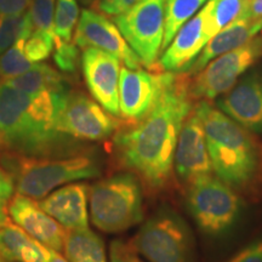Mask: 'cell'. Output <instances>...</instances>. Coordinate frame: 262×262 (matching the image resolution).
Segmentation results:
<instances>
[{"label":"cell","mask_w":262,"mask_h":262,"mask_svg":"<svg viewBox=\"0 0 262 262\" xmlns=\"http://www.w3.org/2000/svg\"><path fill=\"white\" fill-rule=\"evenodd\" d=\"M42 250H44V254L45 256H47L49 262H71L68 258L62 256L60 251H56L54 250V249L44 247V245H42Z\"/></svg>","instance_id":"obj_36"},{"label":"cell","mask_w":262,"mask_h":262,"mask_svg":"<svg viewBox=\"0 0 262 262\" xmlns=\"http://www.w3.org/2000/svg\"><path fill=\"white\" fill-rule=\"evenodd\" d=\"M25 42V38L18 39L11 48L0 55V78L3 81L26 73L35 64L26 56Z\"/></svg>","instance_id":"obj_24"},{"label":"cell","mask_w":262,"mask_h":262,"mask_svg":"<svg viewBox=\"0 0 262 262\" xmlns=\"http://www.w3.org/2000/svg\"><path fill=\"white\" fill-rule=\"evenodd\" d=\"M119 122L97 101L71 91L56 119V129L74 140L102 141L117 133Z\"/></svg>","instance_id":"obj_10"},{"label":"cell","mask_w":262,"mask_h":262,"mask_svg":"<svg viewBox=\"0 0 262 262\" xmlns=\"http://www.w3.org/2000/svg\"><path fill=\"white\" fill-rule=\"evenodd\" d=\"M206 0H168L166 3L165 31L162 51L171 42L176 33L205 4Z\"/></svg>","instance_id":"obj_22"},{"label":"cell","mask_w":262,"mask_h":262,"mask_svg":"<svg viewBox=\"0 0 262 262\" xmlns=\"http://www.w3.org/2000/svg\"><path fill=\"white\" fill-rule=\"evenodd\" d=\"M33 33L31 14L0 16V55L12 47L18 39H28Z\"/></svg>","instance_id":"obj_23"},{"label":"cell","mask_w":262,"mask_h":262,"mask_svg":"<svg viewBox=\"0 0 262 262\" xmlns=\"http://www.w3.org/2000/svg\"><path fill=\"white\" fill-rule=\"evenodd\" d=\"M78 15H79V8L77 0H56L54 19L56 38L63 41H72Z\"/></svg>","instance_id":"obj_26"},{"label":"cell","mask_w":262,"mask_h":262,"mask_svg":"<svg viewBox=\"0 0 262 262\" xmlns=\"http://www.w3.org/2000/svg\"><path fill=\"white\" fill-rule=\"evenodd\" d=\"M6 211H8V209H6V203L0 201V226H3L9 220L8 212Z\"/></svg>","instance_id":"obj_37"},{"label":"cell","mask_w":262,"mask_h":262,"mask_svg":"<svg viewBox=\"0 0 262 262\" xmlns=\"http://www.w3.org/2000/svg\"><path fill=\"white\" fill-rule=\"evenodd\" d=\"M141 180L133 172H123L100 180L89 191L90 217L104 233H119L143 220Z\"/></svg>","instance_id":"obj_5"},{"label":"cell","mask_w":262,"mask_h":262,"mask_svg":"<svg viewBox=\"0 0 262 262\" xmlns=\"http://www.w3.org/2000/svg\"><path fill=\"white\" fill-rule=\"evenodd\" d=\"M74 42L83 49L95 48L110 52L131 70H140L143 66L117 26L103 15L91 10L85 9L81 12Z\"/></svg>","instance_id":"obj_14"},{"label":"cell","mask_w":262,"mask_h":262,"mask_svg":"<svg viewBox=\"0 0 262 262\" xmlns=\"http://www.w3.org/2000/svg\"><path fill=\"white\" fill-rule=\"evenodd\" d=\"M29 14L32 18L33 31L40 32L55 39L56 35L54 28V0H32Z\"/></svg>","instance_id":"obj_27"},{"label":"cell","mask_w":262,"mask_h":262,"mask_svg":"<svg viewBox=\"0 0 262 262\" xmlns=\"http://www.w3.org/2000/svg\"><path fill=\"white\" fill-rule=\"evenodd\" d=\"M261 31L262 17L235 19L209 40L186 73L196 74L214 58L248 44Z\"/></svg>","instance_id":"obj_19"},{"label":"cell","mask_w":262,"mask_h":262,"mask_svg":"<svg viewBox=\"0 0 262 262\" xmlns=\"http://www.w3.org/2000/svg\"><path fill=\"white\" fill-rule=\"evenodd\" d=\"M4 83L28 95H38L44 91H50V93L71 91L68 81L63 75L45 63L34 64L28 72Z\"/></svg>","instance_id":"obj_20"},{"label":"cell","mask_w":262,"mask_h":262,"mask_svg":"<svg viewBox=\"0 0 262 262\" xmlns=\"http://www.w3.org/2000/svg\"><path fill=\"white\" fill-rule=\"evenodd\" d=\"M32 0H0V16L19 15L27 11Z\"/></svg>","instance_id":"obj_33"},{"label":"cell","mask_w":262,"mask_h":262,"mask_svg":"<svg viewBox=\"0 0 262 262\" xmlns=\"http://www.w3.org/2000/svg\"><path fill=\"white\" fill-rule=\"evenodd\" d=\"M227 262H262V239L253 242L242 249Z\"/></svg>","instance_id":"obj_32"},{"label":"cell","mask_w":262,"mask_h":262,"mask_svg":"<svg viewBox=\"0 0 262 262\" xmlns=\"http://www.w3.org/2000/svg\"><path fill=\"white\" fill-rule=\"evenodd\" d=\"M139 2L140 0H97V8L102 14L119 16Z\"/></svg>","instance_id":"obj_31"},{"label":"cell","mask_w":262,"mask_h":262,"mask_svg":"<svg viewBox=\"0 0 262 262\" xmlns=\"http://www.w3.org/2000/svg\"><path fill=\"white\" fill-rule=\"evenodd\" d=\"M8 211L12 221L33 239L44 247L63 251L67 237L66 228L42 210L39 203L17 193L10 198Z\"/></svg>","instance_id":"obj_16"},{"label":"cell","mask_w":262,"mask_h":262,"mask_svg":"<svg viewBox=\"0 0 262 262\" xmlns=\"http://www.w3.org/2000/svg\"><path fill=\"white\" fill-rule=\"evenodd\" d=\"M63 251L71 262H107L102 238L90 228L67 231Z\"/></svg>","instance_id":"obj_21"},{"label":"cell","mask_w":262,"mask_h":262,"mask_svg":"<svg viewBox=\"0 0 262 262\" xmlns=\"http://www.w3.org/2000/svg\"><path fill=\"white\" fill-rule=\"evenodd\" d=\"M55 39L49 37L47 34H42L40 32H34L26 39L25 52L26 56L32 61L33 63H40L50 56L54 51Z\"/></svg>","instance_id":"obj_29"},{"label":"cell","mask_w":262,"mask_h":262,"mask_svg":"<svg viewBox=\"0 0 262 262\" xmlns=\"http://www.w3.org/2000/svg\"><path fill=\"white\" fill-rule=\"evenodd\" d=\"M206 4L209 6L210 24L215 35L241 17L244 9V0H209Z\"/></svg>","instance_id":"obj_25"},{"label":"cell","mask_w":262,"mask_h":262,"mask_svg":"<svg viewBox=\"0 0 262 262\" xmlns=\"http://www.w3.org/2000/svg\"><path fill=\"white\" fill-rule=\"evenodd\" d=\"M204 127L212 171L233 189H247L261 169V148L249 131L206 101L194 107Z\"/></svg>","instance_id":"obj_3"},{"label":"cell","mask_w":262,"mask_h":262,"mask_svg":"<svg viewBox=\"0 0 262 262\" xmlns=\"http://www.w3.org/2000/svg\"><path fill=\"white\" fill-rule=\"evenodd\" d=\"M262 55V37L211 60L189 85L193 100H214L234 86L238 78Z\"/></svg>","instance_id":"obj_9"},{"label":"cell","mask_w":262,"mask_h":262,"mask_svg":"<svg viewBox=\"0 0 262 262\" xmlns=\"http://www.w3.org/2000/svg\"><path fill=\"white\" fill-rule=\"evenodd\" d=\"M262 0H244V9L239 18H261Z\"/></svg>","instance_id":"obj_35"},{"label":"cell","mask_w":262,"mask_h":262,"mask_svg":"<svg viewBox=\"0 0 262 262\" xmlns=\"http://www.w3.org/2000/svg\"><path fill=\"white\" fill-rule=\"evenodd\" d=\"M81 3H84V4H91V3L95 2V0H80Z\"/></svg>","instance_id":"obj_38"},{"label":"cell","mask_w":262,"mask_h":262,"mask_svg":"<svg viewBox=\"0 0 262 262\" xmlns=\"http://www.w3.org/2000/svg\"><path fill=\"white\" fill-rule=\"evenodd\" d=\"M54 61L57 68L63 73H75L79 64L78 45L72 41H63L55 37Z\"/></svg>","instance_id":"obj_28"},{"label":"cell","mask_w":262,"mask_h":262,"mask_svg":"<svg viewBox=\"0 0 262 262\" xmlns=\"http://www.w3.org/2000/svg\"><path fill=\"white\" fill-rule=\"evenodd\" d=\"M111 262H145L136 253L130 243L123 241H113L110 247Z\"/></svg>","instance_id":"obj_30"},{"label":"cell","mask_w":262,"mask_h":262,"mask_svg":"<svg viewBox=\"0 0 262 262\" xmlns=\"http://www.w3.org/2000/svg\"><path fill=\"white\" fill-rule=\"evenodd\" d=\"M214 35L206 4L179 29L156 66L159 71L186 73Z\"/></svg>","instance_id":"obj_12"},{"label":"cell","mask_w":262,"mask_h":262,"mask_svg":"<svg viewBox=\"0 0 262 262\" xmlns=\"http://www.w3.org/2000/svg\"><path fill=\"white\" fill-rule=\"evenodd\" d=\"M173 170L180 181L187 185L196 178L214 172L204 127L201 118L194 112V107L180 131L173 156Z\"/></svg>","instance_id":"obj_15"},{"label":"cell","mask_w":262,"mask_h":262,"mask_svg":"<svg viewBox=\"0 0 262 262\" xmlns=\"http://www.w3.org/2000/svg\"><path fill=\"white\" fill-rule=\"evenodd\" d=\"M120 60L100 49L85 48L81 54V70L91 96L108 113L120 116L119 77Z\"/></svg>","instance_id":"obj_13"},{"label":"cell","mask_w":262,"mask_h":262,"mask_svg":"<svg viewBox=\"0 0 262 262\" xmlns=\"http://www.w3.org/2000/svg\"><path fill=\"white\" fill-rule=\"evenodd\" d=\"M14 181L4 169L0 168V201L8 203L14 193Z\"/></svg>","instance_id":"obj_34"},{"label":"cell","mask_w":262,"mask_h":262,"mask_svg":"<svg viewBox=\"0 0 262 262\" xmlns=\"http://www.w3.org/2000/svg\"><path fill=\"white\" fill-rule=\"evenodd\" d=\"M89 191L86 183H70L52 192L48 198L42 199L39 205L67 231L89 228Z\"/></svg>","instance_id":"obj_18"},{"label":"cell","mask_w":262,"mask_h":262,"mask_svg":"<svg viewBox=\"0 0 262 262\" xmlns=\"http://www.w3.org/2000/svg\"><path fill=\"white\" fill-rule=\"evenodd\" d=\"M187 205L202 232L220 235L237 221L242 201L235 189L209 173L188 183Z\"/></svg>","instance_id":"obj_7"},{"label":"cell","mask_w":262,"mask_h":262,"mask_svg":"<svg viewBox=\"0 0 262 262\" xmlns=\"http://www.w3.org/2000/svg\"><path fill=\"white\" fill-rule=\"evenodd\" d=\"M130 245L148 262H194V241L182 217L162 208L141 226Z\"/></svg>","instance_id":"obj_6"},{"label":"cell","mask_w":262,"mask_h":262,"mask_svg":"<svg viewBox=\"0 0 262 262\" xmlns=\"http://www.w3.org/2000/svg\"><path fill=\"white\" fill-rule=\"evenodd\" d=\"M225 114L251 133L262 131V78L251 75L217 101Z\"/></svg>","instance_id":"obj_17"},{"label":"cell","mask_w":262,"mask_h":262,"mask_svg":"<svg viewBox=\"0 0 262 262\" xmlns=\"http://www.w3.org/2000/svg\"><path fill=\"white\" fill-rule=\"evenodd\" d=\"M0 262H8V261H3V260H0Z\"/></svg>","instance_id":"obj_39"},{"label":"cell","mask_w":262,"mask_h":262,"mask_svg":"<svg viewBox=\"0 0 262 262\" xmlns=\"http://www.w3.org/2000/svg\"><path fill=\"white\" fill-rule=\"evenodd\" d=\"M72 91V90H71ZM67 93L28 95L0 83V150L27 157L75 153L72 137L56 129Z\"/></svg>","instance_id":"obj_2"},{"label":"cell","mask_w":262,"mask_h":262,"mask_svg":"<svg viewBox=\"0 0 262 262\" xmlns=\"http://www.w3.org/2000/svg\"><path fill=\"white\" fill-rule=\"evenodd\" d=\"M188 73L171 77L145 118L114 136V156L152 191L168 185L180 131L193 110Z\"/></svg>","instance_id":"obj_1"},{"label":"cell","mask_w":262,"mask_h":262,"mask_svg":"<svg viewBox=\"0 0 262 262\" xmlns=\"http://www.w3.org/2000/svg\"><path fill=\"white\" fill-rule=\"evenodd\" d=\"M172 72L155 73L124 66L119 77V112L123 119L136 123L155 106Z\"/></svg>","instance_id":"obj_11"},{"label":"cell","mask_w":262,"mask_h":262,"mask_svg":"<svg viewBox=\"0 0 262 262\" xmlns=\"http://www.w3.org/2000/svg\"><path fill=\"white\" fill-rule=\"evenodd\" d=\"M168 0H140L124 14L116 16V25L143 66L155 70L162 51Z\"/></svg>","instance_id":"obj_8"},{"label":"cell","mask_w":262,"mask_h":262,"mask_svg":"<svg viewBox=\"0 0 262 262\" xmlns=\"http://www.w3.org/2000/svg\"><path fill=\"white\" fill-rule=\"evenodd\" d=\"M5 171L14 181L19 194L44 199L51 191L66 183L100 176L97 159L86 152L66 158L27 157L5 153Z\"/></svg>","instance_id":"obj_4"}]
</instances>
